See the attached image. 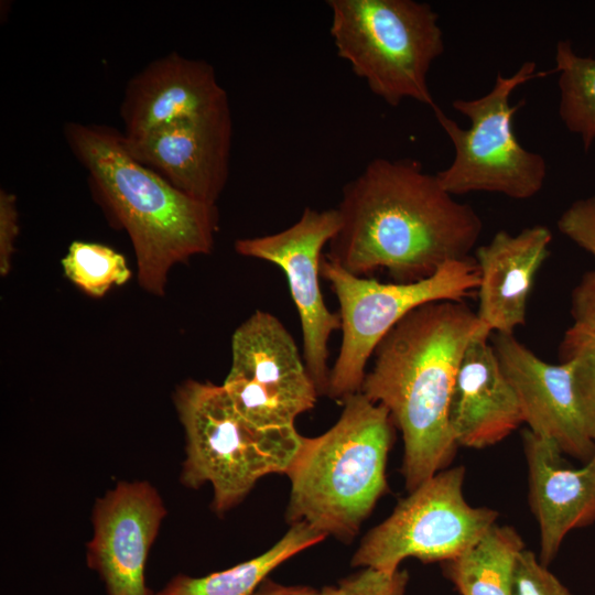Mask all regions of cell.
<instances>
[{
  "mask_svg": "<svg viewBox=\"0 0 595 595\" xmlns=\"http://www.w3.org/2000/svg\"><path fill=\"white\" fill-rule=\"evenodd\" d=\"M336 208L340 227L324 257L357 277L385 269L400 283L470 257L483 230L476 210L410 158L370 161Z\"/></svg>",
  "mask_w": 595,
  "mask_h": 595,
  "instance_id": "obj_1",
  "label": "cell"
},
{
  "mask_svg": "<svg viewBox=\"0 0 595 595\" xmlns=\"http://www.w3.org/2000/svg\"><path fill=\"white\" fill-rule=\"evenodd\" d=\"M490 333L464 301H436L405 315L376 347L360 392L383 405L402 433L409 491L451 463L455 377L470 342Z\"/></svg>",
  "mask_w": 595,
  "mask_h": 595,
  "instance_id": "obj_2",
  "label": "cell"
},
{
  "mask_svg": "<svg viewBox=\"0 0 595 595\" xmlns=\"http://www.w3.org/2000/svg\"><path fill=\"white\" fill-rule=\"evenodd\" d=\"M66 143L87 171L94 197L128 232L142 289L163 296L169 271L212 251L217 205L188 196L129 152L123 132L95 123L67 122Z\"/></svg>",
  "mask_w": 595,
  "mask_h": 595,
  "instance_id": "obj_3",
  "label": "cell"
},
{
  "mask_svg": "<svg viewBox=\"0 0 595 595\" xmlns=\"http://www.w3.org/2000/svg\"><path fill=\"white\" fill-rule=\"evenodd\" d=\"M338 421L304 437L286 475V519L340 539H351L386 491L393 422L388 410L360 391L346 397Z\"/></svg>",
  "mask_w": 595,
  "mask_h": 595,
  "instance_id": "obj_4",
  "label": "cell"
},
{
  "mask_svg": "<svg viewBox=\"0 0 595 595\" xmlns=\"http://www.w3.org/2000/svg\"><path fill=\"white\" fill-rule=\"evenodd\" d=\"M186 436L181 483L213 487V509L224 513L239 504L256 483L286 474L304 436L295 428L261 429L235 408L223 386L186 380L173 396Z\"/></svg>",
  "mask_w": 595,
  "mask_h": 595,
  "instance_id": "obj_5",
  "label": "cell"
},
{
  "mask_svg": "<svg viewBox=\"0 0 595 595\" xmlns=\"http://www.w3.org/2000/svg\"><path fill=\"white\" fill-rule=\"evenodd\" d=\"M331 35L340 58L369 89L396 107L436 106L428 74L444 52L439 14L414 0H329Z\"/></svg>",
  "mask_w": 595,
  "mask_h": 595,
  "instance_id": "obj_6",
  "label": "cell"
},
{
  "mask_svg": "<svg viewBox=\"0 0 595 595\" xmlns=\"http://www.w3.org/2000/svg\"><path fill=\"white\" fill-rule=\"evenodd\" d=\"M551 72H537L533 62H524L510 76L498 74L491 89L474 99H455L453 108L470 126H458L435 106V118L454 148L452 163L435 173L442 187L453 196L472 192L502 194L513 199H529L544 185L547 162L527 150L513 131V115L524 101L510 104L520 85Z\"/></svg>",
  "mask_w": 595,
  "mask_h": 595,
  "instance_id": "obj_7",
  "label": "cell"
},
{
  "mask_svg": "<svg viewBox=\"0 0 595 595\" xmlns=\"http://www.w3.org/2000/svg\"><path fill=\"white\" fill-rule=\"evenodd\" d=\"M320 271L339 304L343 338L329 371L327 396L340 400L360 391L367 361L405 315L430 302L463 301L479 285L473 257L450 261L426 279L404 283L357 277L325 257Z\"/></svg>",
  "mask_w": 595,
  "mask_h": 595,
  "instance_id": "obj_8",
  "label": "cell"
},
{
  "mask_svg": "<svg viewBox=\"0 0 595 595\" xmlns=\"http://www.w3.org/2000/svg\"><path fill=\"white\" fill-rule=\"evenodd\" d=\"M464 477L463 466L443 469L411 490L365 536L351 565L392 572L408 558L448 562L465 552L498 513L466 501Z\"/></svg>",
  "mask_w": 595,
  "mask_h": 595,
  "instance_id": "obj_9",
  "label": "cell"
},
{
  "mask_svg": "<svg viewBox=\"0 0 595 595\" xmlns=\"http://www.w3.org/2000/svg\"><path fill=\"white\" fill-rule=\"evenodd\" d=\"M221 386L237 411L261 429L295 428L318 396L293 337L263 311L234 332L230 370Z\"/></svg>",
  "mask_w": 595,
  "mask_h": 595,
  "instance_id": "obj_10",
  "label": "cell"
},
{
  "mask_svg": "<svg viewBox=\"0 0 595 595\" xmlns=\"http://www.w3.org/2000/svg\"><path fill=\"white\" fill-rule=\"evenodd\" d=\"M339 227L336 207H306L299 220L282 231L235 242L237 253L271 262L284 272L300 316L303 359L318 394L328 391V339L342 327L339 314L328 310L320 285L322 250Z\"/></svg>",
  "mask_w": 595,
  "mask_h": 595,
  "instance_id": "obj_11",
  "label": "cell"
},
{
  "mask_svg": "<svg viewBox=\"0 0 595 595\" xmlns=\"http://www.w3.org/2000/svg\"><path fill=\"white\" fill-rule=\"evenodd\" d=\"M165 516L161 495L145 480L119 482L96 500L86 560L107 595H154L145 564Z\"/></svg>",
  "mask_w": 595,
  "mask_h": 595,
  "instance_id": "obj_12",
  "label": "cell"
},
{
  "mask_svg": "<svg viewBox=\"0 0 595 595\" xmlns=\"http://www.w3.org/2000/svg\"><path fill=\"white\" fill-rule=\"evenodd\" d=\"M231 137L230 109L225 106L125 141L136 160L174 187L216 205L228 181Z\"/></svg>",
  "mask_w": 595,
  "mask_h": 595,
  "instance_id": "obj_13",
  "label": "cell"
},
{
  "mask_svg": "<svg viewBox=\"0 0 595 595\" xmlns=\"http://www.w3.org/2000/svg\"><path fill=\"white\" fill-rule=\"evenodd\" d=\"M494 348L518 398L523 423L534 435L555 444L562 454L584 463L595 452L573 389L572 365L550 364L521 344L513 334H498Z\"/></svg>",
  "mask_w": 595,
  "mask_h": 595,
  "instance_id": "obj_14",
  "label": "cell"
},
{
  "mask_svg": "<svg viewBox=\"0 0 595 595\" xmlns=\"http://www.w3.org/2000/svg\"><path fill=\"white\" fill-rule=\"evenodd\" d=\"M229 106L214 67L176 52L155 58L127 83L120 106L125 137Z\"/></svg>",
  "mask_w": 595,
  "mask_h": 595,
  "instance_id": "obj_15",
  "label": "cell"
},
{
  "mask_svg": "<svg viewBox=\"0 0 595 595\" xmlns=\"http://www.w3.org/2000/svg\"><path fill=\"white\" fill-rule=\"evenodd\" d=\"M532 511L540 528V561L548 565L566 534L595 521V452L581 467L565 465L555 444L523 433Z\"/></svg>",
  "mask_w": 595,
  "mask_h": 595,
  "instance_id": "obj_16",
  "label": "cell"
},
{
  "mask_svg": "<svg viewBox=\"0 0 595 595\" xmlns=\"http://www.w3.org/2000/svg\"><path fill=\"white\" fill-rule=\"evenodd\" d=\"M551 241L547 226L533 225L517 234L499 230L488 244L476 248V314L490 332L513 334L526 323L530 292Z\"/></svg>",
  "mask_w": 595,
  "mask_h": 595,
  "instance_id": "obj_17",
  "label": "cell"
},
{
  "mask_svg": "<svg viewBox=\"0 0 595 595\" xmlns=\"http://www.w3.org/2000/svg\"><path fill=\"white\" fill-rule=\"evenodd\" d=\"M488 336L470 342L455 377L448 419L457 446L494 445L523 423L516 392Z\"/></svg>",
  "mask_w": 595,
  "mask_h": 595,
  "instance_id": "obj_18",
  "label": "cell"
},
{
  "mask_svg": "<svg viewBox=\"0 0 595 595\" xmlns=\"http://www.w3.org/2000/svg\"><path fill=\"white\" fill-rule=\"evenodd\" d=\"M325 537L304 522L294 523L262 554L202 577L178 574L154 595H253L271 571Z\"/></svg>",
  "mask_w": 595,
  "mask_h": 595,
  "instance_id": "obj_19",
  "label": "cell"
},
{
  "mask_svg": "<svg viewBox=\"0 0 595 595\" xmlns=\"http://www.w3.org/2000/svg\"><path fill=\"white\" fill-rule=\"evenodd\" d=\"M523 549L513 528L495 523L447 562L446 573L462 595H511L516 560Z\"/></svg>",
  "mask_w": 595,
  "mask_h": 595,
  "instance_id": "obj_20",
  "label": "cell"
},
{
  "mask_svg": "<svg viewBox=\"0 0 595 595\" xmlns=\"http://www.w3.org/2000/svg\"><path fill=\"white\" fill-rule=\"evenodd\" d=\"M554 62L560 118L588 150L595 141V57L578 55L570 41L561 40L555 46Z\"/></svg>",
  "mask_w": 595,
  "mask_h": 595,
  "instance_id": "obj_21",
  "label": "cell"
},
{
  "mask_svg": "<svg viewBox=\"0 0 595 595\" xmlns=\"http://www.w3.org/2000/svg\"><path fill=\"white\" fill-rule=\"evenodd\" d=\"M61 263L66 278L91 298H102L132 274L120 252L97 242L73 241Z\"/></svg>",
  "mask_w": 595,
  "mask_h": 595,
  "instance_id": "obj_22",
  "label": "cell"
},
{
  "mask_svg": "<svg viewBox=\"0 0 595 595\" xmlns=\"http://www.w3.org/2000/svg\"><path fill=\"white\" fill-rule=\"evenodd\" d=\"M562 360L572 365L577 407L588 435L595 442V333L572 325L560 347Z\"/></svg>",
  "mask_w": 595,
  "mask_h": 595,
  "instance_id": "obj_23",
  "label": "cell"
},
{
  "mask_svg": "<svg viewBox=\"0 0 595 595\" xmlns=\"http://www.w3.org/2000/svg\"><path fill=\"white\" fill-rule=\"evenodd\" d=\"M511 595H573L532 551L523 549L515 564Z\"/></svg>",
  "mask_w": 595,
  "mask_h": 595,
  "instance_id": "obj_24",
  "label": "cell"
},
{
  "mask_svg": "<svg viewBox=\"0 0 595 595\" xmlns=\"http://www.w3.org/2000/svg\"><path fill=\"white\" fill-rule=\"evenodd\" d=\"M558 228L595 259V195L573 202L561 214Z\"/></svg>",
  "mask_w": 595,
  "mask_h": 595,
  "instance_id": "obj_25",
  "label": "cell"
},
{
  "mask_svg": "<svg viewBox=\"0 0 595 595\" xmlns=\"http://www.w3.org/2000/svg\"><path fill=\"white\" fill-rule=\"evenodd\" d=\"M408 573L365 567L338 585L342 595H404Z\"/></svg>",
  "mask_w": 595,
  "mask_h": 595,
  "instance_id": "obj_26",
  "label": "cell"
},
{
  "mask_svg": "<svg viewBox=\"0 0 595 595\" xmlns=\"http://www.w3.org/2000/svg\"><path fill=\"white\" fill-rule=\"evenodd\" d=\"M19 234L15 196L0 191V273L7 275L11 269L14 244Z\"/></svg>",
  "mask_w": 595,
  "mask_h": 595,
  "instance_id": "obj_27",
  "label": "cell"
},
{
  "mask_svg": "<svg viewBox=\"0 0 595 595\" xmlns=\"http://www.w3.org/2000/svg\"><path fill=\"white\" fill-rule=\"evenodd\" d=\"M573 325L595 333V269L584 273L571 296Z\"/></svg>",
  "mask_w": 595,
  "mask_h": 595,
  "instance_id": "obj_28",
  "label": "cell"
},
{
  "mask_svg": "<svg viewBox=\"0 0 595 595\" xmlns=\"http://www.w3.org/2000/svg\"><path fill=\"white\" fill-rule=\"evenodd\" d=\"M253 595H318V591L304 586H283L264 580Z\"/></svg>",
  "mask_w": 595,
  "mask_h": 595,
  "instance_id": "obj_29",
  "label": "cell"
},
{
  "mask_svg": "<svg viewBox=\"0 0 595 595\" xmlns=\"http://www.w3.org/2000/svg\"><path fill=\"white\" fill-rule=\"evenodd\" d=\"M318 595H342L338 587H325L318 592Z\"/></svg>",
  "mask_w": 595,
  "mask_h": 595,
  "instance_id": "obj_30",
  "label": "cell"
}]
</instances>
